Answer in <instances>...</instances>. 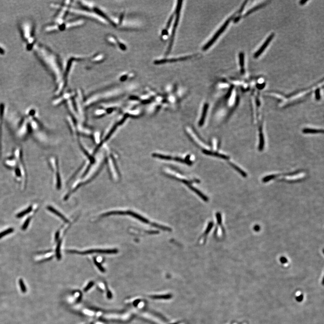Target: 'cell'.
I'll list each match as a JSON object with an SVG mask.
<instances>
[{"instance_id":"cell-14","label":"cell","mask_w":324,"mask_h":324,"mask_svg":"<svg viewBox=\"0 0 324 324\" xmlns=\"http://www.w3.org/2000/svg\"><path fill=\"white\" fill-rule=\"evenodd\" d=\"M93 284L94 283L93 281H91V282H90L88 284V285H87V286H86V287H85V289H84V291H85V292H86V291L88 290L89 289H90V288H91V287H92V286Z\"/></svg>"},{"instance_id":"cell-15","label":"cell","mask_w":324,"mask_h":324,"mask_svg":"<svg viewBox=\"0 0 324 324\" xmlns=\"http://www.w3.org/2000/svg\"><path fill=\"white\" fill-rule=\"evenodd\" d=\"M296 300L298 302H301L303 300V295H301L296 298Z\"/></svg>"},{"instance_id":"cell-6","label":"cell","mask_w":324,"mask_h":324,"mask_svg":"<svg viewBox=\"0 0 324 324\" xmlns=\"http://www.w3.org/2000/svg\"><path fill=\"white\" fill-rule=\"evenodd\" d=\"M239 64L241 69V72L243 73L244 72V54L243 53L241 52L239 54Z\"/></svg>"},{"instance_id":"cell-11","label":"cell","mask_w":324,"mask_h":324,"mask_svg":"<svg viewBox=\"0 0 324 324\" xmlns=\"http://www.w3.org/2000/svg\"><path fill=\"white\" fill-rule=\"evenodd\" d=\"M94 261L95 265L100 270V272H105V270L104 269V268L101 266V264H100L98 262H97V261L95 258L94 260Z\"/></svg>"},{"instance_id":"cell-7","label":"cell","mask_w":324,"mask_h":324,"mask_svg":"<svg viewBox=\"0 0 324 324\" xmlns=\"http://www.w3.org/2000/svg\"><path fill=\"white\" fill-rule=\"evenodd\" d=\"M61 241H59L58 242L56 248V256L58 260L61 259Z\"/></svg>"},{"instance_id":"cell-4","label":"cell","mask_w":324,"mask_h":324,"mask_svg":"<svg viewBox=\"0 0 324 324\" xmlns=\"http://www.w3.org/2000/svg\"><path fill=\"white\" fill-rule=\"evenodd\" d=\"M126 215H130V216H132L133 217H135V218H136V219H138L140 221H141V222H144V223H146V224H149V223H150V222H149V221H148L147 219H145V218L142 217V216L139 215V214H137V213L133 212L131 211H126Z\"/></svg>"},{"instance_id":"cell-16","label":"cell","mask_w":324,"mask_h":324,"mask_svg":"<svg viewBox=\"0 0 324 324\" xmlns=\"http://www.w3.org/2000/svg\"><path fill=\"white\" fill-rule=\"evenodd\" d=\"M247 2V1H245V2H244V3L243 5L242 6L241 8V9L239 10V13H241L242 12L243 10L244 9V6H245V5L246 4Z\"/></svg>"},{"instance_id":"cell-5","label":"cell","mask_w":324,"mask_h":324,"mask_svg":"<svg viewBox=\"0 0 324 324\" xmlns=\"http://www.w3.org/2000/svg\"><path fill=\"white\" fill-rule=\"evenodd\" d=\"M47 209L48 210L52 212V213H54V214H56L57 216H58L59 217L61 218L64 222H68V219H67L64 215H63L61 213H60L58 211L56 210L55 208H53L51 206H48Z\"/></svg>"},{"instance_id":"cell-3","label":"cell","mask_w":324,"mask_h":324,"mask_svg":"<svg viewBox=\"0 0 324 324\" xmlns=\"http://www.w3.org/2000/svg\"><path fill=\"white\" fill-rule=\"evenodd\" d=\"M274 33H272L271 35L269 36V37L267 38V40L264 42V44L261 46L260 49L255 53L254 55V57L255 58H257L259 56L262 54V53L264 51V50H265V49L268 46L269 43L271 42L272 39L274 37Z\"/></svg>"},{"instance_id":"cell-9","label":"cell","mask_w":324,"mask_h":324,"mask_svg":"<svg viewBox=\"0 0 324 324\" xmlns=\"http://www.w3.org/2000/svg\"><path fill=\"white\" fill-rule=\"evenodd\" d=\"M32 207H29L27 209H26L25 210L23 211L22 212H20L19 214H18L17 215V217L18 218H20V217H23L25 215H26L28 213L32 211Z\"/></svg>"},{"instance_id":"cell-1","label":"cell","mask_w":324,"mask_h":324,"mask_svg":"<svg viewBox=\"0 0 324 324\" xmlns=\"http://www.w3.org/2000/svg\"><path fill=\"white\" fill-rule=\"evenodd\" d=\"M67 252L69 253L73 254H92V253H105V254H115L118 252V250L116 249H94L86 250L84 251H78L75 250H67Z\"/></svg>"},{"instance_id":"cell-10","label":"cell","mask_w":324,"mask_h":324,"mask_svg":"<svg viewBox=\"0 0 324 324\" xmlns=\"http://www.w3.org/2000/svg\"><path fill=\"white\" fill-rule=\"evenodd\" d=\"M13 231H14V229L13 228H9V229L6 230V231H4L0 233V239H1L3 236H5L6 235H8L9 234L12 232Z\"/></svg>"},{"instance_id":"cell-13","label":"cell","mask_w":324,"mask_h":324,"mask_svg":"<svg viewBox=\"0 0 324 324\" xmlns=\"http://www.w3.org/2000/svg\"><path fill=\"white\" fill-rule=\"evenodd\" d=\"M316 98V100H319L320 99V90L319 88L316 90L315 92Z\"/></svg>"},{"instance_id":"cell-8","label":"cell","mask_w":324,"mask_h":324,"mask_svg":"<svg viewBox=\"0 0 324 324\" xmlns=\"http://www.w3.org/2000/svg\"><path fill=\"white\" fill-rule=\"evenodd\" d=\"M267 2L265 3H263V4H261V5H258V6H257L256 7H254L253 9H251L249 10L248 12H247L246 14L244 15V16H248V15H250L251 13H253V12L256 11V10H258V9H260V8L263 7L264 6H265L266 5Z\"/></svg>"},{"instance_id":"cell-12","label":"cell","mask_w":324,"mask_h":324,"mask_svg":"<svg viewBox=\"0 0 324 324\" xmlns=\"http://www.w3.org/2000/svg\"><path fill=\"white\" fill-rule=\"evenodd\" d=\"M30 217H29V218H28V219L26 220L25 222V223H24V224L23 225L22 228V229L23 230H25L27 229V228L28 227V225H29V222H30Z\"/></svg>"},{"instance_id":"cell-17","label":"cell","mask_w":324,"mask_h":324,"mask_svg":"<svg viewBox=\"0 0 324 324\" xmlns=\"http://www.w3.org/2000/svg\"><path fill=\"white\" fill-rule=\"evenodd\" d=\"M59 232H57L56 233V236H55V241H56L58 239L59 237Z\"/></svg>"},{"instance_id":"cell-18","label":"cell","mask_w":324,"mask_h":324,"mask_svg":"<svg viewBox=\"0 0 324 324\" xmlns=\"http://www.w3.org/2000/svg\"><path fill=\"white\" fill-rule=\"evenodd\" d=\"M307 2V1H300V4H301V5H304V4H305V3Z\"/></svg>"},{"instance_id":"cell-2","label":"cell","mask_w":324,"mask_h":324,"mask_svg":"<svg viewBox=\"0 0 324 324\" xmlns=\"http://www.w3.org/2000/svg\"><path fill=\"white\" fill-rule=\"evenodd\" d=\"M234 16H234H232V17L230 18H229L228 20H227L226 21V22H225V23H224V25H223L221 27V28H220V29H219V30H218V31L217 32V33H216V34H215V35H214V36H213V37H212V38L211 39L210 41H209V42H208V43L207 44V45H206V46H205V47H204V49H207V48H208L209 47H210V46L211 45H212V44H213V42H215V40H216V39H217V38H218V37H219V36H220V35H221V34H222V32H223L224 31V30H225V29H226V28H227V26L228 25H229V23L230 22L231 20H232V19H233V18Z\"/></svg>"}]
</instances>
